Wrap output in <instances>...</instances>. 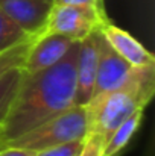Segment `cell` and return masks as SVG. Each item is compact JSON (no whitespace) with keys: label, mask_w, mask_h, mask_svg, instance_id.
<instances>
[{"label":"cell","mask_w":155,"mask_h":156,"mask_svg":"<svg viewBox=\"0 0 155 156\" xmlns=\"http://www.w3.org/2000/svg\"><path fill=\"white\" fill-rule=\"evenodd\" d=\"M78 49L79 41L49 68L32 74L21 71L17 93L2 123L8 144L75 105Z\"/></svg>","instance_id":"cell-1"},{"label":"cell","mask_w":155,"mask_h":156,"mask_svg":"<svg viewBox=\"0 0 155 156\" xmlns=\"http://www.w3.org/2000/svg\"><path fill=\"white\" fill-rule=\"evenodd\" d=\"M154 90L155 62L143 67H132L131 76L122 87L93 97L85 106L88 133H98L106 143L120 123L132 112L146 108L154 96Z\"/></svg>","instance_id":"cell-2"},{"label":"cell","mask_w":155,"mask_h":156,"mask_svg":"<svg viewBox=\"0 0 155 156\" xmlns=\"http://www.w3.org/2000/svg\"><path fill=\"white\" fill-rule=\"evenodd\" d=\"M88 133V120L85 106L73 105L58 115L49 118L40 126L9 141L8 146L23 147L29 150H44L65 143L84 141Z\"/></svg>","instance_id":"cell-3"},{"label":"cell","mask_w":155,"mask_h":156,"mask_svg":"<svg viewBox=\"0 0 155 156\" xmlns=\"http://www.w3.org/2000/svg\"><path fill=\"white\" fill-rule=\"evenodd\" d=\"M105 21L106 15L101 8L55 5L43 34H58L72 41H82Z\"/></svg>","instance_id":"cell-4"},{"label":"cell","mask_w":155,"mask_h":156,"mask_svg":"<svg viewBox=\"0 0 155 156\" xmlns=\"http://www.w3.org/2000/svg\"><path fill=\"white\" fill-rule=\"evenodd\" d=\"M131 71H132V67L111 49V46L105 41L102 34L99 32L98 35V71H96V80H94L91 99L122 87L131 76Z\"/></svg>","instance_id":"cell-5"},{"label":"cell","mask_w":155,"mask_h":156,"mask_svg":"<svg viewBox=\"0 0 155 156\" xmlns=\"http://www.w3.org/2000/svg\"><path fill=\"white\" fill-rule=\"evenodd\" d=\"M55 0H0V9L29 37H40L47 24Z\"/></svg>","instance_id":"cell-6"},{"label":"cell","mask_w":155,"mask_h":156,"mask_svg":"<svg viewBox=\"0 0 155 156\" xmlns=\"http://www.w3.org/2000/svg\"><path fill=\"white\" fill-rule=\"evenodd\" d=\"M75 43L78 41H72L70 38L58 34H41L31 41L21 65V71L32 74L55 65L64 58V55Z\"/></svg>","instance_id":"cell-7"},{"label":"cell","mask_w":155,"mask_h":156,"mask_svg":"<svg viewBox=\"0 0 155 156\" xmlns=\"http://www.w3.org/2000/svg\"><path fill=\"white\" fill-rule=\"evenodd\" d=\"M98 35L99 29L79 41L76 58V90L75 105L87 106L94 88L98 71Z\"/></svg>","instance_id":"cell-8"},{"label":"cell","mask_w":155,"mask_h":156,"mask_svg":"<svg viewBox=\"0 0 155 156\" xmlns=\"http://www.w3.org/2000/svg\"><path fill=\"white\" fill-rule=\"evenodd\" d=\"M99 32L111 46V49L119 56H122L131 67H143L155 62V56L142 43H138L131 34L114 26L108 20L99 27Z\"/></svg>","instance_id":"cell-9"},{"label":"cell","mask_w":155,"mask_h":156,"mask_svg":"<svg viewBox=\"0 0 155 156\" xmlns=\"http://www.w3.org/2000/svg\"><path fill=\"white\" fill-rule=\"evenodd\" d=\"M143 111L145 109H138L132 112L123 123L119 124V127L111 133V136L106 140L103 146V156H117L126 147V144L131 141V138L134 136L135 130L142 123Z\"/></svg>","instance_id":"cell-10"},{"label":"cell","mask_w":155,"mask_h":156,"mask_svg":"<svg viewBox=\"0 0 155 156\" xmlns=\"http://www.w3.org/2000/svg\"><path fill=\"white\" fill-rule=\"evenodd\" d=\"M34 38L24 34L2 9H0V53L12 47H17L23 43H29Z\"/></svg>","instance_id":"cell-11"},{"label":"cell","mask_w":155,"mask_h":156,"mask_svg":"<svg viewBox=\"0 0 155 156\" xmlns=\"http://www.w3.org/2000/svg\"><path fill=\"white\" fill-rule=\"evenodd\" d=\"M21 79V68H12L0 77V123H3Z\"/></svg>","instance_id":"cell-12"},{"label":"cell","mask_w":155,"mask_h":156,"mask_svg":"<svg viewBox=\"0 0 155 156\" xmlns=\"http://www.w3.org/2000/svg\"><path fill=\"white\" fill-rule=\"evenodd\" d=\"M29 44H31V41L23 43L17 47H12L6 52L0 53V77L12 68H21L24 56H26L28 49H29Z\"/></svg>","instance_id":"cell-13"},{"label":"cell","mask_w":155,"mask_h":156,"mask_svg":"<svg viewBox=\"0 0 155 156\" xmlns=\"http://www.w3.org/2000/svg\"><path fill=\"white\" fill-rule=\"evenodd\" d=\"M84 141H75V143H65L59 144L55 147H49L44 150L37 152L35 156H78L81 149H82Z\"/></svg>","instance_id":"cell-14"},{"label":"cell","mask_w":155,"mask_h":156,"mask_svg":"<svg viewBox=\"0 0 155 156\" xmlns=\"http://www.w3.org/2000/svg\"><path fill=\"white\" fill-rule=\"evenodd\" d=\"M103 146H105V141L102 136L90 132L84 138L82 149L78 156H103Z\"/></svg>","instance_id":"cell-15"},{"label":"cell","mask_w":155,"mask_h":156,"mask_svg":"<svg viewBox=\"0 0 155 156\" xmlns=\"http://www.w3.org/2000/svg\"><path fill=\"white\" fill-rule=\"evenodd\" d=\"M55 5H67V6H88V8H101L102 0H55Z\"/></svg>","instance_id":"cell-16"},{"label":"cell","mask_w":155,"mask_h":156,"mask_svg":"<svg viewBox=\"0 0 155 156\" xmlns=\"http://www.w3.org/2000/svg\"><path fill=\"white\" fill-rule=\"evenodd\" d=\"M35 150L23 149V147H15V146H8L3 150H0V156H35Z\"/></svg>","instance_id":"cell-17"},{"label":"cell","mask_w":155,"mask_h":156,"mask_svg":"<svg viewBox=\"0 0 155 156\" xmlns=\"http://www.w3.org/2000/svg\"><path fill=\"white\" fill-rule=\"evenodd\" d=\"M5 147H8V140L5 136V132H3V126L0 123V150H3Z\"/></svg>","instance_id":"cell-18"}]
</instances>
